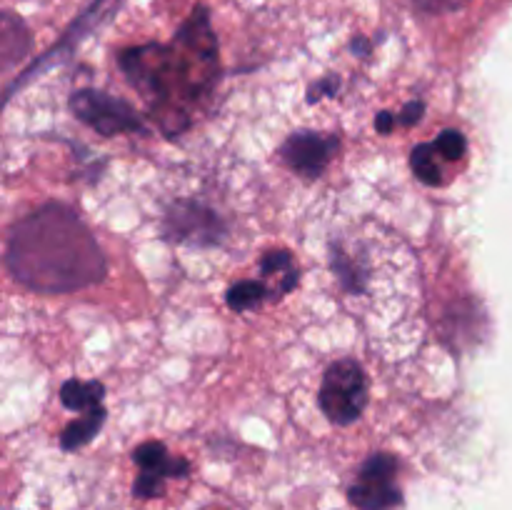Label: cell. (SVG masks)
<instances>
[{"instance_id":"1","label":"cell","mask_w":512,"mask_h":510,"mask_svg":"<svg viewBox=\"0 0 512 510\" xmlns=\"http://www.w3.org/2000/svg\"><path fill=\"white\" fill-rule=\"evenodd\" d=\"M5 265L18 283L38 293H73L105 275L93 233L75 210L60 203L43 205L13 225Z\"/></svg>"},{"instance_id":"2","label":"cell","mask_w":512,"mask_h":510,"mask_svg":"<svg viewBox=\"0 0 512 510\" xmlns=\"http://www.w3.org/2000/svg\"><path fill=\"white\" fill-rule=\"evenodd\" d=\"M320 410L335 425H350L363 415L368 403V380L355 360L330 365L320 385Z\"/></svg>"},{"instance_id":"3","label":"cell","mask_w":512,"mask_h":510,"mask_svg":"<svg viewBox=\"0 0 512 510\" xmlns=\"http://www.w3.org/2000/svg\"><path fill=\"white\" fill-rule=\"evenodd\" d=\"M398 460L390 453H375L360 465L358 480L350 485L348 498L358 510H398L403 493L395 485Z\"/></svg>"},{"instance_id":"4","label":"cell","mask_w":512,"mask_h":510,"mask_svg":"<svg viewBox=\"0 0 512 510\" xmlns=\"http://www.w3.org/2000/svg\"><path fill=\"white\" fill-rule=\"evenodd\" d=\"M70 110L75 113V118L88 123L100 135L135 133V130H140L138 113L125 100L110 98L108 93H98V90H80V93H75L70 98Z\"/></svg>"},{"instance_id":"5","label":"cell","mask_w":512,"mask_h":510,"mask_svg":"<svg viewBox=\"0 0 512 510\" xmlns=\"http://www.w3.org/2000/svg\"><path fill=\"white\" fill-rule=\"evenodd\" d=\"M133 460L140 468V475L133 483V495L143 500L158 498L168 478H185L190 473L188 460L173 458L168 448L158 440H150V443L135 448Z\"/></svg>"},{"instance_id":"6","label":"cell","mask_w":512,"mask_h":510,"mask_svg":"<svg viewBox=\"0 0 512 510\" xmlns=\"http://www.w3.org/2000/svg\"><path fill=\"white\" fill-rule=\"evenodd\" d=\"M340 150V140L328 133H315V130H300L293 133L280 145V160L305 178H318L333 155Z\"/></svg>"},{"instance_id":"7","label":"cell","mask_w":512,"mask_h":510,"mask_svg":"<svg viewBox=\"0 0 512 510\" xmlns=\"http://www.w3.org/2000/svg\"><path fill=\"white\" fill-rule=\"evenodd\" d=\"M260 273H263V283L268 285L270 298L290 293L298 285V268H295L293 258L285 250H273V253L263 255Z\"/></svg>"},{"instance_id":"8","label":"cell","mask_w":512,"mask_h":510,"mask_svg":"<svg viewBox=\"0 0 512 510\" xmlns=\"http://www.w3.org/2000/svg\"><path fill=\"white\" fill-rule=\"evenodd\" d=\"M105 388L98 383V380H68V383L60 388V403L65 405L73 413H90V410L100 408L103 403Z\"/></svg>"},{"instance_id":"9","label":"cell","mask_w":512,"mask_h":510,"mask_svg":"<svg viewBox=\"0 0 512 510\" xmlns=\"http://www.w3.org/2000/svg\"><path fill=\"white\" fill-rule=\"evenodd\" d=\"M103 423H105V408L100 405V408L90 410V413H83L78 420H73V423L63 430V435H60V445H63V450H78L80 445L90 443V440L100 433Z\"/></svg>"},{"instance_id":"10","label":"cell","mask_w":512,"mask_h":510,"mask_svg":"<svg viewBox=\"0 0 512 510\" xmlns=\"http://www.w3.org/2000/svg\"><path fill=\"white\" fill-rule=\"evenodd\" d=\"M438 148L435 143H425L418 145L410 155V165H413V173L420 183L425 185H440L443 183V168H440V158H438Z\"/></svg>"},{"instance_id":"11","label":"cell","mask_w":512,"mask_h":510,"mask_svg":"<svg viewBox=\"0 0 512 510\" xmlns=\"http://www.w3.org/2000/svg\"><path fill=\"white\" fill-rule=\"evenodd\" d=\"M265 295H268V285L265 283H260V280H240L238 285L228 290V305L238 313H245V310L258 308Z\"/></svg>"},{"instance_id":"12","label":"cell","mask_w":512,"mask_h":510,"mask_svg":"<svg viewBox=\"0 0 512 510\" xmlns=\"http://www.w3.org/2000/svg\"><path fill=\"white\" fill-rule=\"evenodd\" d=\"M435 148L443 155L445 160H460L465 155V135L458 133V130H443L435 140Z\"/></svg>"},{"instance_id":"13","label":"cell","mask_w":512,"mask_h":510,"mask_svg":"<svg viewBox=\"0 0 512 510\" xmlns=\"http://www.w3.org/2000/svg\"><path fill=\"white\" fill-rule=\"evenodd\" d=\"M465 3L468 0H415V5H418L420 10H425V13H453V10H460L465 8Z\"/></svg>"},{"instance_id":"14","label":"cell","mask_w":512,"mask_h":510,"mask_svg":"<svg viewBox=\"0 0 512 510\" xmlns=\"http://www.w3.org/2000/svg\"><path fill=\"white\" fill-rule=\"evenodd\" d=\"M420 115H423V103H420V100H415V103H408V105H405L403 115H400V125L418 123Z\"/></svg>"},{"instance_id":"15","label":"cell","mask_w":512,"mask_h":510,"mask_svg":"<svg viewBox=\"0 0 512 510\" xmlns=\"http://www.w3.org/2000/svg\"><path fill=\"white\" fill-rule=\"evenodd\" d=\"M393 125H395V120L390 113H380L378 120H375V128H378L380 133H390V130H393Z\"/></svg>"}]
</instances>
